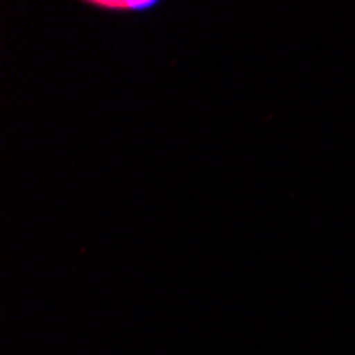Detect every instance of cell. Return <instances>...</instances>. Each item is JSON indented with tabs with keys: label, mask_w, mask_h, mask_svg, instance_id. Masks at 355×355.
Returning <instances> with one entry per match:
<instances>
[{
	"label": "cell",
	"mask_w": 355,
	"mask_h": 355,
	"mask_svg": "<svg viewBox=\"0 0 355 355\" xmlns=\"http://www.w3.org/2000/svg\"><path fill=\"white\" fill-rule=\"evenodd\" d=\"M94 7L98 9H107V11H147L153 7V3H149V0H96V3H92Z\"/></svg>",
	"instance_id": "cell-1"
}]
</instances>
